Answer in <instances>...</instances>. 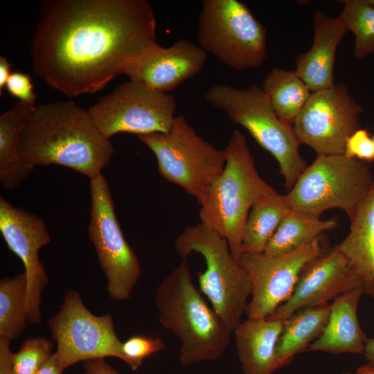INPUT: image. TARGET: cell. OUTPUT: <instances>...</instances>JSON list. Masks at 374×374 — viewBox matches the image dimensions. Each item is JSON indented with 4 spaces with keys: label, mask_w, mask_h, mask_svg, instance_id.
Here are the masks:
<instances>
[{
    "label": "cell",
    "mask_w": 374,
    "mask_h": 374,
    "mask_svg": "<svg viewBox=\"0 0 374 374\" xmlns=\"http://www.w3.org/2000/svg\"><path fill=\"white\" fill-rule=\"evenodd\" d=\"M314 38L310 49L296 59V73L312 92L335 85L333 69L337 47L348 31L338 17L316 11L312 17Z\"/></svg>",
    "instance_id": "ac0fdd59"
},
{
    "label": "cell",
    "mask_w": 374,
    "mask_h": 374,
    "mask_svg": "<svg viewBox=\"0 0 374 374\" xmlns=\"http://www.w3.org/2000/svg\"><path fill=\"white\" fill-rule=\"evenodd\" d=\"M344 154L366 163L374 161V143L366 130L360 128L348 137Z\"/></svg>",
    "instance_id": "4dcf8cb0"
},
{
    "label": "cell",
    "mask_w": 374,
    "mask_h": 374,
    "mask_svg": "<svg viewBox=\"0 0 374 374\" xmlns=\"http://www.w3.org/2000/svg\"><path fill=\"white\" fill-rule=\"evenodd\" d=\"M87 374H121L105 362L104 359H95L84 362Z\"/></svg>",
    "instance_id": "836d02e7"
},
{
    "label": "cell",
    "mask_w": 374,
    "mask_h": 374,
    "mask_svg": "<svg viewBox=\"0 0 374 374\" xmlns=\"http://www.w3.org/2000/svg\"><path fill=\"white\" fill-rule=\"evenodd\" d=\"M138 138L154 154L159 174L198 202L224 170V150L201 137L183 116L175 118L168 132Z\"/></svg>",
    "instance_id": "9c48e42d"
},
{
    "label": "cell",
    "mask_w": 374,
    "mask_h": 374,
    "mask_svg": "<svg viewBox=\"0 0 374 374\" xmlns=\"http://www.w3.org/2000/svg\"><path fill=\"white\" fill-rule=\"evenodd\" d=\"M330 304L303 309L284 320L276 351V371L287 365L299 353L305 351L319 337L327 323Z\"/></svg>",
    "instance_id": "603a6c76"
},
{
    "label": "cell",
    "mask_w": 374,
    "mask_h": 374,
    "mask_svg": "<svg viewBox=\"0 0 374 374\" xmlns=\"http://www.w3.org/2000/svg\"><path fill=\"white\" fill-rule=\"evenodd\" d=\"M337 225L335 218L319 216L290 208L268 242L264 253L275 256L290 251L320 236Z\"/></svg>",
    "instance_id": "484cf974"
},
{
    "label": "cell",
    "mask_w": 374,
    "mask_h": 374,
    "mask_svg": "<svg viewBox=\"0 0 374 374\" xmlns=\"http://www.w3.org/2000/svg\"><path fill=\"white\" fill-rule=\"evenodd\" d=\"M362 286L337 246L310 262L302 271L290 299L268 317L284 321L305 308L327 304Z\"/></svg>",
    "instance_id": "2e32d148"
},
{
    "label": "cell",
    "mask_w": 374,
    "mask_h": 374,
    "mask_svg": "<svg viewBox=\"0 0 374 374\" xmlns=\"http://www.w3.org/2000/svg\"><path fill=\"white\" fill-rule=\"evenodd\" d=\"M339 374H356V373H350V372H343V373H339Z\"/></svg>",
    "instance_id": "ab89813d"
},
{
    "label": "cell",
    "mask_w": 374,
    "mask_h": 374,
    "mask_svg": "<svg viewBox=\"0 0 374 374\" xmlns=\"http://www.w3.org/2000/svg\"><path fill=\"white\" fill-rule=\"evenodd\" d=\"M290 208L285 195L278 194L269 186L249 213L243 235V252H264Z\"/></svg>",
    "instance_id": "cb8c5ba5"
},
{
    "label": "cell",
    "mask_w": 374,
    "mask_h": 374,
    "mask_svg": "<svg viewBox=\"0 0 374 374\" xmlns=\"http://www.w3.org/2000/svg\"><path fill=\"white\" fill-rule=\"evenodd\" d=\"M155 305L161 324L180 341L181 366L215 361L223 355L233 331L195 286L187 259L159 284Z\"/></svg>",
    "instance_id": "3957f363"
},
{
    "label": "cell",
    "mask_w": 374,
    "mask_h": 374,
    "mask_svg": "<svg viewBox=\"0 0 374 374\" xmlns=\"http://www.w3.org/2000/svg\"><path fill=\"white\" fill-rule=\"evenodd\" d=\"M36 105L19 101L0 116V183L3 188H17L35 167L24 162L18 152L19 139Z\"/></svg>",
    "instance_id": "7402d4cb"
},
{
    "label": "cell",
    "mask_w": 374,
    "mask_h": 374,
    "mask_svg": "<svg viewBox=\"0 0 374 374\" xmlns=\"http://www.w3.org/2000/svg\"><path fill=\"white\" fill-rule=\"evenodd\" d=\"M339 17L355 35L354 56L362 59L374 53V6L367 0L341 1Z\"/></svg>",
    "instance_id": "83f0119b"
},
{
    "label": "cell",
    "mask_w": 374,
    "mask_h": 374,
    "mask_svg": "<svg viewBox=\"0 0 374 374\" xmlns=\"http://www.w3.org/2000/svg\"><path fill=\"white\" fill-rule=\"evenodd\" d=\"M198 46L222 64L243 71L260 66L267 57V30L238 0H203Z\"/></svg>",
    "instance_id": "ba28073f"
},
{
    "label": "cell",
    "mask_w": 374,
    "mask_h": 374,
    "mask_svg": "<svg viewBox=\"0 0 374 374\" xmlns=\"http://www.w3.org/2000/svg\"><path fill=\"white\" fill-rule=\"evenodd\" d=\"M363 355L367 362V365L374 370V337L368 338Z\"/></svg>",
    "instance_id": "8d00e7d4"
},
{
    "label": "cell",
    "mask_w": 374,
    "mask_h": 374,
    "mask_svg": "<svg viewBox=\"0 0 374 374\" xmlns=\"http://www.w3.org/2000/svg\"><path fill=\"white\" fill-rule=\"evenodd\" d=\"M204 99L244 127L275 158L290 191L308 165L300 154L301 144L293 127L278 117L262 88L256 84L239 89L216 84L206 91Z\"/></svg>",
    "instance_id": "5b68a950"
},
{
    "label": "cell",
    "mask_w": 374,
    "mask_h": 374,
    "mask_svg": "<svg viewBox=\"0 0 374 374\" xmlns=\"http://www.w3.org/2000/svg\"><path fill=\"white\" fill-rule=\"evenodd\" d=\"M53 347L45 337L26 339L15 353L12 374H35L53 354Z\"/></svg>",
    "instance_id": "f1b7e54d"
},
{
    "label": "cell",
    "mask_w": 374,
    "mask_h": 374,
    "mask_svg": "<svg viewBox=\"0 0 374 374\" xmlns=\"http://www.w3.org/2000/svg\"><path fill=\"white\" fill-rule=\"evenodd\" d=\"M0 231L9 249L24 266L28 322L39 324L42 320V296L48 278L39 260V251L51 241L46 223L41 217L12 206L1 196Z\"/></svg>",
    "instance_id": "9a60e30c"
},
{
    "label": "cell",
    "mask_w": 374,
    "mask_h": 374,
    "mask_svg": "<svg viewBox=\"0 0 374 374\" xmlns=\"http://www.w3.org/2000/svg\"><path fill=\"white\" fill-rule=\"evenodd\" d=\"M324 251L318 237L278 255L243 252L239 263L251 283V300L245 312L247 317L271 316L290 299L305 267Z\"/></svg>",
    "instance_id": "4fadbf2b"
},
{
    "label": "cell",
    "mask_w": 374,
    "mask_h": 374,
    "mask_svg": "<svg viewBox=\"0 0 374 374\" xmlns=\"http://www.w3.org/2000/svg\"><path fill=\"white\" fill-rule=\"evenodd\" d=\"M11 341L0 337V374H12L15 353L10 349Z\"/></svg>",
    "instance_id": "d6a6232c"
},
{
    "label": "cell",
    "mask_w": 374,
    "mask_h": 374,
    "mask_svg": "<svg viewBox=\"0 0 374 374\" xmlns=\"http://www.w3.org/2000/svg\"><path fill=\"white\" fill-rule=\"evenodd\" d=\"M57 355L53 353L35 374H62Z\"/></svg>",
    "instance_id": "e575fe53"
},
{
    "label": "cell",
    "mask_w": 374,
    "mask_h": 374,
    "mask_svg": "<svg viewBox=\"0 0 374 374\" xmlns=\"http://www.w3.org/2000/svg\"><path fill=\"white\" fill-rule=\"evenodd\" d=\"M363 294V287L359 286L333 300L324 329L306 350L333 355H363L368 337L357 317V308Z\"/></svg>",
    "instance_id": "d6986e66"
},
{
    "label": "cell",
    "mask_w": 374,
    "mask_h": 374,
    "mask_svg": "<svg viewBox=\"0 0 374 374\" xmlns=\"http://www.w3.org/2000/svg\"><path fill=\"white\" fill-rule=\"evenodd\" d=\"M284 321L249 318L234 329L238 357L244 374H272Z\"/></svg>",
    "instance_id": "ffe728a7"
},
{
    "label": "cell",
    "mask_w": 374,
    "mask_h": 374,
    "mask_svg": "<svg viewBox=\"0 0 374 374\" xmlns=\"http://www.w3.org/2000/svg\"><path fill=\"white\" fill-rule=\"evenodd\" d=\"M6 88L12 96L19 98L20 102L36 105L37 97L28 74L21 72L11 73Z\"/></svg>",
    "instance_id": "1f68e13d"
},
{
    "label": "cell",
    "mask_w": 374,
    "mask_h": 374,
    "mask_svg": "<svg viewBox=\"0 0 374 374\" xmlns=\"http://www.w3.org/2000/svg\"><path fill=\"white\" fill-rule=\"evenodd\" d=\"M82 374H87V373H86L84 372V373H82Z\"/></svg>",
    "instance_id": "b9f144b4"
},
{
    "label": "cell",
    "mask_w": 374,
    "mask_h": 374,
    "mask_svg": "<svg viewBox=\"0 0 374 374\" xmlns=\"http://www.w3.org/2000/svg\"><path fill=\"white\" fill-rule=\"evenodd\" d=\"M373 182L366 162L344 154H317L285 197L290 208L319 217L339 208L350 220Z\"/></svg>",
    "instance_id": "52a82bcc"
},
{
    "label": "cell",
    "mask_w": 374,
    "mask_h": 374,
    "mask_svg": "<svg viewBox=\"0 0 374 374\" xmlns=\"http://www.w3.org/2000/svg\"><path fill=\"white\" fill-rule=\"evenodd\" d=\"M89 238L114 301L128 299L141 274L138 257L118 222L109 184L103 174L90 179Z\"/></svg>",
    "instance_id": "30bf717a"
},
{
    "label": "cell",
    "mask_w": 374,
    "mask_h": 374,
    "mask_svg": "<svg viewBox=\"0 0 374 374\" xmlns=\"http://www.w3.org/2000/svg\"><path fill=\"white\" fill-rule=\"evenodd\" d=\"M61 370L80 362L107 357L123 360L122 341L116 335L111 314L96 315L80 294L68 290L59 311L48 321Z\"/></svg>",
    "instance_id": "8fae6325"
},
{
    "label": "cell",
    "mask_w": 374,
    "mask_h": 374,
    "mask_svg": "<svg viewBox=\"0 0 374 374\" xmlns=\"http://www.w3.org/2000/svg\"><path fill=\"white\" fill-rule=\"evenodd\" d=\"M18 152L34 167L60 165L91 179L109 164L114 147L88 109L59 100L36 106L21 132Z\"/></svg>",
    "instance_id": "7a4b0ae2"
},
{
    "label": "cell",
    "mask_w": 374,
    "mask_h": 374,
    "mask_svg": "<svg viewBox=\"0 0 374 374\" xmlns=\"http://www.w3.org/2000/svg\"><path fill=\"white\" fill-rule=\"evenodd\" d=\"M146 0H46L31 44L35 77L73 97L102 89L157 42Z\"/></svg>",
    "instance_id": "6da1fadb"
},
{
    "label": "cell",
    "mask_w": 374,
    "mask_h": 374,
    "mask_svg": "<svg viewBox=\"0 0 374 374\" xmlns=\"http://www.w3.org/2000/svg\"><path fill=\"white\" fill-rule=\"evenodd\" d=\"M367 1H368L371 5H372L373 6H374V0H367Z\"/></svg>",
    "instance_id": "f35d334b"
},
{
    "label": "cell",
    "mask_w": 374,
    "mask_h": 374,
    "mask_svg": "<svg viewBox=\"0 0 374 374\" xmlns=\"http://www.w3.org/2000/svg\"><path fill=\"white\" fill-rule=\"evenodd\" d=\"M206 60L207 53L188 40L180 39L168 47L157 42L133 59L123 74L130 80L168 93L199 74Z\"/></svg>",
    "instance_id": "e0dca14e"
},
{
    "label": "cell",
    "mask_w": 374,
    "mask_h": 374,
    "mask_svg": "<svg viewBox=\"0 0 374 374\" xmlns=\"http://www.w3.org/2000/svg\"><path fill=\"white\" fill-rule=\"evenodd\" d=\"M175 249L183 260L192 253L203 256L206 268L198 273L200 291L233 332L246 312L251 283L246 270L232 256L227 241L200 222L179 234Z\"/></svg>",
    "instance_id": "8992f818"
},
{
    "label": "cell",
    "mask_w": 374,
    "mask_h": 374,
    "mask_svg": "<svg viewBox=\"0 0 374 374\" xmlns=\"http://www.w3.org/2000/svg\"><path fill=\"white\" fill-rule=\"evenodd\" d=\"M27 278L25 272L0 280V337L17 339L27 327Z\"/></svg>",
    "instance_id": "4316f807"
},
{
    "label": "cell",
    "mask_w": 374,
    "mask_h": 374,
    "mask_svg": "<svg viewBox=\"0 0 374 374\" xmlns=\"http://www.w3.org/2000/svg\"><path fill=\"white\" fill-rule=\"evenodd\" d=\"M362 107L344 84L312 92L292 127L299 143L317 154H344L347 139L361 128Z\"/></svg>",
    "instance_id": "5bb4252c"
},
{
    "label": "cell",
    "mask_w": 374,
    "mask_h": 374,
    "mask_svg": "<svg viewBox=\"0 0 374 374\" xmlns=\"http://www.w3.org/2000/svg\"><path fill=\"white\" fill-rule=\"evenodd\" d=\"M224 170L198 202L201 223L225 239L233 258L243 253L245 223L251 206L269 186L258 174L245 136L231 134Z\"/></svg>",
    "instance_id": "277c9868"
},
{
    "label": "cell",
    "mask_w": 374,
    "mask_h": 374,
    "mask_svg": "<svg viewBox=\"0 0 374 374\" xmlns=\"http://www.w3.org/2000/svg\"><path fill=\"white\" fill-rule=\"evenodd\" d=\"M356 374H374V370L367 364L360 366L356 371Z\"/></svg>",
    "instance_id": "74e56055"
},
{
    "label": "cell",
    "mask_w": 374,
    "mask_h": 374,
    "mask_svg": "<svg viewBox=\"0 0 374 374\" xmlns=\"http://www.w3.org/2000/svg\"><path fill=\"white\" fill-rule=\"evenodd\" d=\"M10 64L3 56L0 57V96L6 86L8 80L10 75Z\"/></svg>",
    "instance_id": "d590c367"
},
{
    "label": "cell",
    "mask_w": 374,
    "mask_h": 374,
    "mask_svg": "<svg viewBox=\"0 0 374 374\" xmlns=\"http://www.w3.org/2000/svg\"><path fill=\"white\" fill-rule=\"evenodd\" d=\"M175 97L141 82L129 80L88 109L107 139L128 132L138 136L168 132L176 117Z\"/></svg>",
    "instance_id": "7c38bea8"
},
{
    "label": "cell",
    "mask_w": 374,
    "mask_h": 374,
    "mask_svg": "<svg viewBox=\"0 0 374 374\" xmlns=\"http://www.w3.org/2000/svg\"><path fill=\"white\" fill-rule=\"evenodd\" d=\"M261 88L278 117L292 126L312 93L295 70L278 68L267 73Z\"/></svg>",
    "instance_id": "d4e9b609"
},
{
    "label": "cell",
    "mask_w": 374,
    "mask_h": 374,
    "mask_svg": "<svg viewBox=\"0 0 374 374\" xmlns=\"http://www.w3.org/2000/svg\"><path fill=\"white\" fill-rule=\"evenodd\" d=\"M350 220V231L337 247L359 279L364 293L374 299V182Z\"/></svg>",
    "instance_id": "44dd1931"
},
{
    "label": "cell",
    "mask_w": 374,
    "mask_h": 374,
    "mask_svg": "<svg viewBox=\"0 0 374 374\" xmlns=\"http://www.w3.org/2000/svg\"><path fill=\"white\" fill-rule=\"evenodd\" d=\"M372 139H373V143H374V136Z\"/></svg>",
    "instance_id": "60d3db41"
},
{
    "label": "cell",
    "mask_w": 374,
    "mask_h": 374,
    "mask_svg": "<svg viewBox=\"0 0 374 374\" xmlns=\"http://www.w3.org/2000/svg\"><path fill=\"white\" fill-rule=\"evenodd\" d=\"M166 347V343L160 337L132 336L122 342V361L136 371L145 358L164 350Z\"/></svg>",
    "instance_id": "f546056e"
}]
</instances>
